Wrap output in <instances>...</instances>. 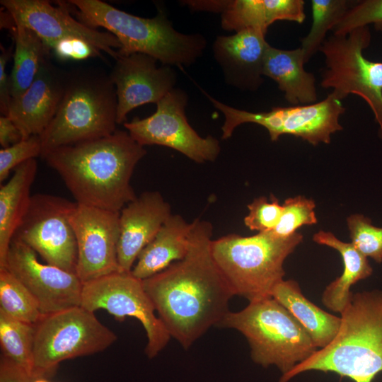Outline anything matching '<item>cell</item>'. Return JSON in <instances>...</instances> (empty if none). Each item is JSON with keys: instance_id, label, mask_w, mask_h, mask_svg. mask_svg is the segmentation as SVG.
Returning <instances> with one entry per match:
<instances>
[{"instance_id": "obj_13", "label": "cell", "mask_w": 382, "mask_h": 382, "mask_svg": "<svg viewBox=\"0 0 382 382\" xmlns=\"http://www.w3.org/2000/svg\"><path fill=\"white\" fill-rule=\"evenodd\" d=\"M187 103V94L173 88L156 103L154 114L123 125L142 146L169 147L196 163L214 161L220 153L219 141L212 136L200 137L190 126L185 115Z\"/></svg>"}, {"instance_id": "obj_20", "label": "cell", "mask_w": 382, "mask_h": 382, "mask_svg": "<svg viewBox=\"0 0 382 382\" xmlns=\"http://www.w3.org/2000/svg\"><path fill=\"white\" fill-rule=\"evenodd\" d=\"M266 33L247 29L228 36H218L214 56L222 69L226 81L236 88L255 91L263 82L267 48Z\"/></svg>"}, {"instance_id": "obj_14", "label": "cell", "mask_w": 382, "mask_h": 382, "mask_svg": "<svg viewBox=\"0 0 382 382\" xmlns=\"http://www.w3.org/2000/svg\"><path fill=\"white\" fill-rule=\"evenodd\" d=\"M69 219L77 245L76 274L82 283L122 272L117 260L120 212L76 202Z\"/></svg>"}, {"instance_id": "obj_2", "label": "cell", "mask_w": 382, "mask_h": 382, "mask_svg": "<svg viewBox=\"0 0 382 382\" xmlns=\"http://www.w3.org/2000/svg\"><path fill=\"white\" fill-rule=\"evenodd\" d=\"M127 131L61 146L42 157L61 177L79 204L120 212L137 197L131 185L146 155Z\"/></svg>"}, {"instance_id": "obj_26", "label": "cell", "mask_w": 382, "mask_h": 382, "mask_svg": "<svg viewBox=\"0 0 382 382\" xmlns=\"http://www.w3.org/2000/svg\"><path fill=\"white\" fill-rule=\"evenodd\" d=\"M313 240L318 244L336 250L342 257L343 272L326 286L321 299L325 307L341 314L352 298L351 286L370 277L373 269L367 257L351 243L340 241L331 232L319 231L313 235Z\"/></svg>"}, {"instance_id": "obj_23", "label": "cell", "mask_w": 382, "mask_h": 382, "mask_svg": "<svg viewBox=\"0 0 382 382\" xmlns=\"http://www.w3.org/2000/svg\"><path fill=\"white\" fill-rule=\"evenodd\" d=\"M192 222L171 214L154 239L141 251L131 273L144 280L163 271L187 255Z\"/></svg>"}, {"instance_id": "obj_22", "label": "cell", "mask_w": 382, "mask_h": 382, "mask_svg": "<svg viewBox=\"0 0 382 382\" xmlns=\"http://www.w3.org/2000/svg\"><path fill=\"white\" fill-rule=\"evenodd\" d=\"M301 47L291 50L268 45L263 64V76L274 80L292 105L316 103L318 93L315 76L304 68Z\"/></svg>"}, {"instance_id": "obj_32", "label": "cell", "mask_w": 382, "mask_h": 382, "mask_svg": "<svg viewBox=\"0 0 382 382\" xmlns=\"http://www.w3.org/2000/svg\"><path fill=\"white\" fill-rule=\"evenodd\" d=\"M351 243L366 257L382 262V227L375 226L371 219L361 214L347 219Z\"/></svg>"}, {"instance_id": "obj_35", "label": "cell", "mask_w": 382, "mask_h": 382, "mask_svg": "<svg viewBox=\"0 0 382 382\" xmlns=\"http://www.w3.org/2000/svg\"><path fill=\"white\" fill-rule=\"evenodd\" d=\"M248 208L249 212L244 218L245 225L259 233L272 231L277 225L282 211V205L274 195H271L270 201L265 196L257 197Z\"/></svg>"}, {"instance_id": "obj_15", "label": "cell", "mask_w": 382, "mask_h": 382, "mask_svg": "<svg viewBox=\"0 0 382 382\" xmlns=\"http://www.w3.org/2000/svg\"><path fill=\"white\" fill-rule=\"evenodd\" d=\"M4 267L30 291L43 315L81 306L83 283L76 274L41 263L18 239L11 241Z\"/></svg>"}, {"instance_id": "obj_10", "label": "cell", "mask_w": 382, "mask_h": 382, "mask_svg": "<svg viewBox=\"0 0 382 382\" xmlns=\"http://www.w3.org/2000/svg\"><path fill=\"white\" fill-rule=\"evenodd\" d=\"M204 93L224 116L221 127L223 139L231 137L239 125L255 123L267 130L272 141H277L282 135L289 134L316 146L320 143L330 144L331 135L343 129L340 117L345 108L332 93L315 103L273 107L269 111L258 112L228 106Z\"/></svg>"}, {"instance_id": "obj_1", "label": "cell", "mask_w": 382, "mask_h": 382, "mask_svg": "<svg viewBox=\"0 0 382 382\" xmlns=\"http://www.w3.org/2000/svg\"><path fill=\"white\" fill-rule=\"evenodd\" d=\"M212 231L211 223L195 219L185 257L142 280L158 318L185 349L217 326L235 296L212 257Z\"/></svg>"}, {"instance_id": "obj_18", "label": "cell", "mask_w": 382, "mask_h": 382, "mask_svg": "<svg viewBox=\"0 0 382 382\" xmlns=\"http://www.w3.org/2000/svg\"><path fill=\"white\" fill-rule=\"evenodd\" d=\"M66 77V72L46 57L28 88L11 98L8 117L23 139L40 136L52 120L63 96Z\"/></svg>"}, {"instance_id": "obj_16", "label": "cell", "mask_w": 382, "mask_h": 382, "mask_svg": "<svg viewBox=\"0 0 382 382\" xmlns=\"http://www.w3.org/2000/svg\"><path fill=\"white\" fill-rule=\"evenodd\" d=\"M1 5L11 16L14 23L33 30L50 49L58 41L69 37L82 39L115 59L121 45L108 31H100L74 18L69 3L54 6L45 0H1Z\"/></svg>"}, {"instance_id": "obj_30", "label": "cell", "mask_w": 382, "mask_h": 382, "mask_svg": "<svg viewBox=\"0 0 382 382\" xmlns=\"http://www.w3.org/2000/svg\"><path fill=\"white\" fill-rule=\"evenodd\" d=\"M0 311L34 325L43 316L30 291L6 267L0 268Z\"/></svg>"}, {"instance_id": "obj_8", "label": "cell", "mask_w": 382, "mask_h": 382, "mask_svg": "<svg viewBox=\"0 0 382 382\" xmlns=\"http://www.w3.org/2000/svg\"><path fill=\"white\" fill-rule=\"evenodd\" d=\"M35 325V379L52 375L64 360L103 352L117 339L93 312L81 306L43 315Z\"/></svg>"}, {"instance_id": "obj_19", "label": "cell", "mask_w": 382, "mask_h": 382, "mask_svg": "<svg viewBox=\"0 0 382 382\" xmlns=\"http://www.w3.org/2000/svg\"><path fill=\"white\" fill-rule=\"evenodd\" d=\"M170 207L158 191H146L120 212L117 260L122 272H130L141 251L171 215Z\"/></svg>"}, {"instance_id": "obj_37", "label": "cell", "mask_w": 382, "mask_h": 382, "mask_svg": "<svg viewBox=\"0 0 382 382\" xmlns=\"http://www.w3.org/2000/svg\"><path fill=\"white\" fill-rule=\"evenodd\" d=\"M0 54V111L1 115L8 116L11 101L10 76L6 73V64L13 53V46L8 49L1 44Z\"/></svg>"}, {"instance_id": "obj_36", "label": "cell", "mask_w": 382, "mask_h": 382, "mask_svg": "<svg viewBox=\"0 0 382 382\" xmlns=\"http://www.w3.org/2000/svg\"><path fill=\"white\" fill-rule=\"evenodd\" d=\"M54 54L62 60H83L101 57V51L91 43L79 38L69 37L57 42L52 47Z\"/></svg>"}, {"instance_id": "obj_21", "label": "cell", "mask_w": 382, "mask_h": 382, "mask_svg": "<svg viewBox=\"0 0 382 382\" xmlns=\"http://www.w3.org/2000/svg\"><path fill=\"white\" fill-rule=\"evenodd\" d=\"M303 0L219 1L221 27L236 31L252 29L267 33L277 21L302 23L306 18Z\"/></svg>"}, {"instance_id": "obj_5", "label": "cell", "mask_w": 382, "mask_h": 382, "mask_svg": "<svg viewBox=\"0 0 382 382\" xmlns=\"http://www.w3.org/2000/svg\"><path fill=\"white\" fill-rule=\"evenodd\" d=\"M117 107L110 75L93 68L66 72L58 109L40 135L41 156L61 146L112 134L117 130Z\"/></svg>"}, {"instance_id": "obj_38", "label": "cell", "mask_w": 382, "mask_h": 382, "mask_svg": "<svg viewBox=\"0 0 382 382\" xmlns=\"http://www.w3.org/2000/svg\"><path fill=\"white\" fill-rule=\"evenodd\" d=\"M35 378L23 367L1 354L0 359V382H33Z\"/></svg>"}, {"instance_id": "obj_6", "label": "cell", "mask_w": 382, "mask_h": 382, "mask_svg": "<svg viewBox=\"0 0 382 382\" xmlns=\"http://www.w3.org/2000/svg\"><path fill=\"white\" fill-rule=\"evenodd\" d=\"M296 232L279 238L271 231L251 236L228 234L212 240V255L235 295L249 303L272 297L274 288L284 279V262L302 242Z\"/></svg>"}, {"instance_id": "obj_31", "label": "cell", "mask_w": 382, "mask_h": 382, "mask_svg": "<svg viewBox=\"0 0 382 382\" xmlns=\"http://www.w3.org/2000/svg\"><path fill=\"white\" fill-rule=\"evenodd\" d=\"M315 208V202L303 196L287 198L282 204L279 221L271 232L277 237L286 238L302 226L317 224Z\"/></svg>"}, {"instance_id": "obj_39", "label": "cell", "mask_w": 382, "mask_h": 382, "mask_svg": "<svg viewBox=\"0 0 382 382\" xmlns=\"http://www.w3.org/2000/svg\"><path fill=\"white\" fill-rule=\"evenodd\" d=\"M23 136L12 120L8 117H0V144L3 148L8 147L23 140Z\"/></svg>"}, {"instance_id": "obj_11", "label": "cell", "mask_w": 382, "mask_h": 382, "mask_svg": "<svg viewBox=\"0 0 382 382\" xmlns=\"http://www.w3.org/2000/svg\"><path fill=\"white\" fill-rule=\"evenodd\" d=\"M81 306L93 313L104 309L120 320L125 317L138 320L146 334L145 353L149 359L156 357L171 337L155 314L143 281L131 272H117L83 283Z\"/></svg>"}, {"instance_id": "obj_4", "label": "cell", "mask_w": 382, "mask_h": 382, "mask_svg": "<svg viewBox=\"0 0 382 382\" xmlns=\"http://www.w3.org/2000/svg\"><path fill=\"white\" fill-rule=\"evenodd\" d=\"M79 21L91 28H103L114 35L121 47L118 56L142 53L163 65L180 68L194 63L203 53L206 40L200 35L183 34L173 28L161 11L154 18H142L100 0H70Z\"/></svg>"}, {"instance_id": "obj_34", "label": "cell", "mask_w": 382, "mask_h": 382, "mask_svg": "<svg viewBox=\"0 0 382 382\" xmlns=\"http://www.w3.org/2000/svg\"><path fill=\"white\" fill-rule=\"evenodd\" d=\"M42 142L39 135H33L0 150V182H4L11 170L30 159L41 156Z\"/></svg>"}, {"instance_id": "obj_27", "label": "cell", "mask_w": 382, "mask_h": 382, "mask_svg": "<svg viewBox=\"0 0 382 382\" xmlns=\"http://www.w3.org/2000/svg\"><path fill=\"white\" fill-rule=\"evenodd\" d=\"M9 30L14 42L10 83L11 97L15 98L31 85L50 49L33 30L22 25L15 23Z\"/></svg>"}, {"instance_id": "obj_28", "label": "cell", "mask_w": 382, "mask_h": 382, "mask_svg": "<svg viewBox=\"0 0 382 382\" xmlns=\"http://www.w3.org/2000/svg\"><path fill=\"white\" fill-rule=\"evenodd\" d=\"M35 332L34 324L18 320L0 311L2 354L23 367L33 377Z\"/></svg>"}, {"instance_id": "obj_33", "label": "cell", "mask_w": 382, "mask_h": 382, "mask_svg": "<svg viewBox=\"0 0 382 382\" xmlns=\"http://www.w3.org/2000/svg\"><path fill=\"white\" fill-rule=\"evenodd\" d=\"M373 24L382 33V0L356 1L333 28V35H345L352 30Z\"/></svg>"}, {"instance_id": "obj_24", "label": "cell", "mask_w": 382, "mask_h": 382, "mask_svg": "<svg viewBox=\"0 0 382 382\" xmlns=\"http://www.w3.org/2000/svg\"><path fill=\"white\" fill-rule=\"evenodd\" d=\"M37 170L35 158L18 166L0 187V268L4 267L14 234L24 218L32 195L30 188Z\"/></svg>"}, {"instance_id": "obj_12", "label": "cell", "mask_w": 382, "mask_h": 382, "mask_svg": "<svg viewBox=\"0 0 382 382\" xmlns=\"http://www.w3.org/2000/svg\"><path fill=\"white\" fill-rule=\"evenodd\" d=\"M75 204L56 195H32L13 238L28 245L47 264L76 274L77 245L69 219Z\"/></svg>"}, {"instance_id": "obj_3", "label": "cell", "mask_w": 382, "mask_h": 382, "mask_svg": "<svg viewBox=\"0 0 382 382\" xmlns=\"http://www.w3.org/2000/svg\"><path fill=\"white\" fill-rule=\"evenodd\" d=\"M340 315V328L332 342L282 375L279 382L313 370L371 382L382 371V290L353 293Z\"/></svg>"}, {"instance_id": "obj_9", "label": "cell", "mask_w": 382, "mask_h": 382, "mask_svg": "<svg viewBox=\"0 0 382 382\" xmlns=\"http://www.w3.org/2000/svg\"><path fill=\"white\" fill-rule=\"evenodd\" d=\"M371 40L369 26L358 28L347 35H332L321 45L325 67L320 86L332 88L340 100L350 94L361 97L369 106L378 124L382 140V62L364 55Z\"/></svg>"}, {"instance_id": "obj_25", "label": "cell", "mask_w": 382, "mask_h": 382, "mask_svg": "<svg viewBox=\"0 0 382 382\" xmlns=\"http://www.w3.org/2000/svg\"><path fill=\"white\" fill-rule=\"evenodd\" d=\"M272 297L290 312L318 349L327 347L337 336L341 318L323 311L309 301L295 280L281 281L274 288Z\"/></svg>"}, {"instance_id": "obj_40", "label": "cell", "mask_w": 382, "mask_h": 382, "mask_svg": "<svg viewBox=\"0 0 382 382\" xmlns=\"http://www.w3.org/2000/svg\"><path fill=\"white\" fill-rule=\"evenodd\" d=\"M33 382H49L46 378H36Z\"/></svg>"}, {"instance_id": "obj_7", "label": "cell", "mask_w": 382, "mask_h": 382, "mask_svg": "<svg viewBox=\"0 0 382 382\" xmlns=\"http://www.w3.org/2000/svg\"><path fill=\"white\" fill-rule=\"evenodd\" d=\"M217 327L240 332L250 345L253 361L265 368L274 365L282 375L318 349L296 318L272 297L250 302L237 312L229 311Z\"/></svg>"}, {"instance_id": "obj_17", "label": "cell", "mask_w": 382, "mask_h": 382, "mask_svg": "<svg viewBox=\"0 0 382 382\" xmlns=\"http://www.w3.org/2000/svg\"><path fill=\"white\" fill-rule=\"evenodd\" d=\"M109 75L116 90L117 125L124 124L133 109L156 104L174 88L176 81L171 66H158L155 58L142 53L118 57Z\"/></svg>"}, {"instance_id": "obj_29", "label": "cell", "mask_w": 382, "mask_h": 382, "mask_svg": "<svg viewBox=\"0 0 382 382\" xmlns=\"http://www.w3.org/2000/svg\"><path fill=\"white\" fill-rule=\"evenodd\" d=\"M354 1L347 0H312L313 23L308 35L301 41L305 63L318 50L328 30L339 23Z\"/></svg>"}]
</instances>
